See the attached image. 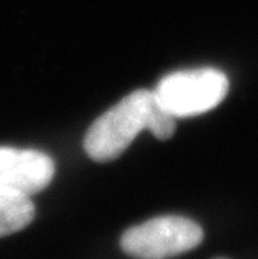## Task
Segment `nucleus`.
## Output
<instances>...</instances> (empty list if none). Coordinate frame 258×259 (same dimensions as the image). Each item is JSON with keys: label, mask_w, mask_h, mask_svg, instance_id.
I'll use <instances>...</instances> for the list:
<instances>
[{"label": "nucleus", "mask_w": 258, "mask_h": 259, "mask_svg": "<svg viewBox=\"0 0 258 259\" xmlns=\"http://www.w3.org/2000/svg\"><path fill=\"white\" fill-rule=\"evenodd\" d=\"M153 90L140 89L93 121L84 137V151L95 161L119 158L140 131L148 129Z\"/></svg>", "instance_id": "nucleus-1"}, {"label": "nucleus", "mask_w": 258, "mask_h": 259, "mask_svg": "<svg viewBox=\"0 0 258 259\" xmlns=\"http://www.w3.org/2000/svg\"><path fill=\"white\" fill-rule=\"evenodd\" d=\"M229 92L227 76L216 68L176 72L163 78L153 90L157 103L174 118L205 113L223 103Z\"/></svg>", "instance_id": "nucleus-2"}, {"label": "nucleus", "mask_w": 258, "mask_h": 259, "mask_svg": "<svg viewBox=\"0 0 258 259\" xmlns=\"http://www.w3.org/2000/svg\"><path fill=\"white\" fill-rule=\"evenodd\" d=\"M204 239L199 224L183 216H159L128 228L122 250L135 259H168L196 248Z\"/></svg>", "instance_id": "nucleus-3"}, {"label": "nucleus", "mask_w": 258, "mask_h": 259, "mask_svg": "<svg viewBox=\"0 0 258 259\" xmlns=\"http://www.w3.org/2000/svg\"><path fill=\"white\" fill-rule=\"evenodd\" d=\"M55 177V161L36 149L0 146V186L25 196L45 190Z\"/></svg>", "instance_id": "nucleus-4"}, {"label": "nucleus", "mask_w": 258, "mask_h": 259, "mask_svg": "<svg viewBox=\"0 0 258 259\" xmlns=\"http://www.w3.org/2000/svg\"><path fill=\"white\" fill-rule=\"evenodd\" d=\"M34 214L36 208L30 196L0 186V238L27 228Z\"/></svg>", "instance_id": "nucleus-5"}, {"label": "nucleus", "mask_w": 258, "mask_h": 259, "mask_svg": "<svg viewBox=\"0 0 258 259\" xmlns=\"http://www.w3.org/2000/svg\"><path fill=\"white\" fill-rule=\"evenodd\" d=\"M176 120L177 118L163 109L153 95V104L148 116V131L159 140H168L176 132Z\"/></svg>", "instance_id": "nucleus-6"}]
</instances>
